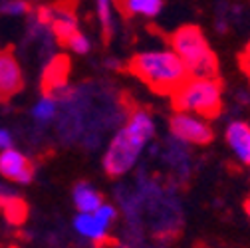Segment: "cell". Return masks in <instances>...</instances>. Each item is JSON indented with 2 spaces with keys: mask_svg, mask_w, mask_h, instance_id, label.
I'll list each match as a JSON object with an SVG mask.
<instances>
[{
  "mask_svg": "<svg viewBox=\"0 0 250 248\" xmlns=\"http://www.w3.org/2000/svg\"><path fill=\"white\" fill-rule=\"evenodd\" d=\"M171 48L185 62L193 78H218V60L210 50L203 30L195 24L177 28L171 34Z\"/></svg>",
  "mask_w": 250,
  "mask_h": 248,
  "instance_id": "obj_3",
  "label": "cell"
},
{
  "mask_svg": "<svg viewBox=\"0 0 250 248\" xmlns=\"http://www.w3.org/2000/svg\"><path fill=\"white\" fill-rule=\"evenodd\" d=\"M0 175L10 181L26 185L34 177V165L22 153L8 147V149H2V153H0Z\"/></svg>",
  "mask_w": 250,
  "mask_h": 248,
  "instance_id": "obj_8",
  "label": "cell"
},
{
  "mask_svg": "<svg viewBox=\"0 0 250 248\" xmlns=\"http://www.w3.org/2000/svg\"><path fill=\"white\" fill-rule=\"evenodd\" d=\"M171 102L177 111H189L207 119L218 117L223 107V83L218 78H187L173 94Z\"/></svg>",
  "mask_w": 250,
  "mask_h": 248,
  "instance_id": "obj_4",
  "label": "cell"
},
{
  "mask_svg": "<svg viewBox=\"0 0 250 248\" xmlns=\"http://www.w3.org/2000/svg\"><path fill=\"white\" fill-rule=\"evenodd\" d=\"M74 54H80V56H83V54H87L89 52V48H91V42H89V38L85 36V34H82L80 30L78 32L68 40V44H66Z\"/></svg>",
  "mask_w": 250,
  "mask_h": 248,
  "instance_id": "obj_18",
  "label": "cell"
},
{
  "mask_svg": "<svg viewBox=\"0 0 250 248\" xmlns=\"http://www.w3.org/2000/svg\"><path fill=\"white\" fill-rule=\"evenodd\" d=\"M24 87V76L12 48L0 50V102L6 103Z\"/></svg>",
  "mask_w": 250,
  "mask_h": 248,
  "instance_id": "obj_6",
  "label": "cell"
},
{
  "mask_svg": "<svg viewBox=\"0 0 250 248\" xmlns=\"http://www.w3.org/2000/svg\"><path fill=\"white\" fill-rule=\"evenodd\" d=\"M227 143L232 149V153L236 155V159L250 167V125L244 121H232L227 127Z\"/></svg>",
  "mask_w": 250,
  "mask_h": 248,
  "instance_id": "obj_10",
  "label": "cell"
},
{
  "mask_svg": "<svg viewBox=\"0 0 250 248\" xmlns=\"http://www.w3.org/2000/svg\"><path fill=\"white\" fill-rule=\"evenodd\" d=\"M34 8L28 0H6V2L0 4V12L2 14H14V16H20V14H30Z\"/></svg>",
  "mask_w": 250,
  "mask_h": 248,
  "instance_id": "obj_17",
  "label": "cell"
},
{
  "mask_svg": "<svg viewBox=\"0 0 250 248\" xmlns=\"http://www.w3.org/2000/svg\"><path fill=\"white\" fill-rule=\"evenodd\" d=\"M14 197H16V195H14L10 189H6L4 185H0V207H4V205H6L10 199H14Z\"/></svg>",
  "mask_w": 250,
  "mask_h": 248,
  "instance_id": "obj_22",
  "label": "cell"
},
{
  "mask_svg": "<svg viewBox=\"0 0 250 248\" xmlns=\"http://www.w3.org/2000/svg\"><path fill=\"white\" fill-rule=\"evenodd\" d=\"M113 2H115V0H96V4H98V18H100L102 34H104L105 42L113 34Z\"/></svg>",
  "mask_w": 250,
  "mask_h": 248,
  "instance_id": "obj_14",
  "label": "cell"
},
{
  "mask_svg": "<svg viewBox=\"0 0 250 248\" xmlns=\"http://www.w3.org/2000/svg\"><path fill=\"white\" fill-rule=\"evenodd\" d=\"M244 210H246V214L250 216V197L246 199V203H244Z\"/></svg>",
  "mask_w": 250,
  "mask_h": 248,
  "instance_id": "obj_24",
  "label": "cell"
},
{
  "mask_svg": "<svg viewBox=\"0 0 250 248\" xmlns=\"http://www.w3.org/2000/svg\"><path fill=\"white\" fill-rule=\"evenodd\" d=\"M10 248H14V246H10Z\"/></svg>",
  "mask_w": 250,
  "mask_h": 248,
  "instance_id": "obj_25",
  "label": "cell"
},
{
  "mask_svg": "<svg viewBox=\"0 0 250 248\" xmlns=\"http://www.w3.org/2000/svg\"><path fill=\"white\" fill-rule=\"evenodd\" d=\"M74 227L82 236H85L93 242H104L107 238V230H109V223L100 219L96 212H80L74 221Z\"/></svg>",
  "mask_w": 250,
  "mask_h": 248,
  "instance_id": "obj_11",
  "label": "cell"
},
{
  "mask_svg": "<svg viewBox=\"0 0 250 248\" xmlns=\"http://www.w3.org/2000/svg\"><path fill=\"white\" fill-rule=\"evenodd\" d=\"M74 203L80 212H96L104 205V197L89 183H80L74 189Z\"/></svg>",
  "mask_w": 250,
  "mask_h": 248,
  "instance_id": "obj_13",
  "label": "cell"
},
{
  "mask_svg": "<svg viewBox=\"0 0 250 248\" xmlns=\"http://www.w3.org/2000/svg\"><path fill=\"white\" fill-rule=\"evenodd\" d=\"M54 10H56V16L50 24V30L54 38L66 46L68 40L78 32V16H76V6L74 2L72 4H64V2H58L54 4Z\"/></svg>",
  "mask_w": 250,
  "mask_h": 248,
  "instance_id": "obj_9",
  "label": "cell"
},
{
  "mask_svg": "<svg viewBox=\"0 0 250 248\" xmlns=\"http://www.w3.org/2000/svg\"><path fill=\"white\" fill-rule=\"evenodd\" d=\"M240 68L248 74V78H250V40H248V44L244 46V50H242V54H240Z\"/></svg>",
  "mask_w": 250,
  "mask_h": 248,
  "instance_id": "obj_21",
  "label": "cell"
},
{
  "mask_svg": "<svg viewBox=\"0 0 250 248\" xmlns=\"http://www.w3.org/2000/svg\"><path fill=\"white\" fill-rule=\"evenodd\" d=\"M115 4L123 16L155 18L163 12L165 0H115Z\"/></svg>",
  "mask_w": 250,
  "mask_h": 248,
  "instance_id": "obj_12",
  "label": "cell"
},
{
  "mask_svg": "<svg viewBox=\"0 0 250 248\" xmlns=\"http://www.w3.org/2000/svg\"><path fill=\"white\" fill-rule=\"evenodd\" d=\"M129 72L157 94L171 96L189 78L185 62L171 50H145L129 60Z\"/></svg>",
  "mask_w": 250,
  "mask_h": 248,
  "instance_id": "obj_2",
  "label": "cell"
},
{
  "mask_svg": "<svg viewBox=\"0 0 250 248\" xmlns=\"http://www.w3.org/2000/svg\"><path fill=\"white\" fill-rule=\"evenodd\" d=\"M2 208H4V216L12 225H22L26 221V216H28V207L20 197L10 199Z\"/></svg>",
  "mask_w": 250,
  "mask_h": 248,
  "instance_id": "obj_15",
  "label": "cell"
},
{
  "mask_svg": "<svg viewBox=\"0 0 250 248\" xmlns=\"http://www.w3.org/2000/svg\"><path fill=\"white\" fill-rule=\"evenodd\" d=\"M96 214L100 216V219H104L105 223H109V225H111V223L115 221V216H117V210H115L111 205H105V203H104V205L96 210Z\"/></svg>",
  "mask_w": 250,
  "mask_h": 248,
  "instance_id": "obj_20",
  "label": "cell"
},
{
  "mask_svg": "<svg viewBox=\"0 0 250 248\" xmlns=\"http://www.w3.org/2000/svg\"><path fill=\"white\" fill-rule=\"evenodd\" d=\"M10 145H12V137H10V133L4 131V129H0V149H8Z\"/></svg>",
  "mask_w": 250,
  "mask_h": 248,
  "instance_id": "obj_23",
  "label": "cell"
},
{
  "mask_svg": "<svg viewBox=\"0 0 250 248\" xmlns=\"http://www.w3.org/2000/svg\"><path fill=\"white\" fill-rule=\"evenodd\" d=\"M54 16H56V10H54V6H50V4H42V6L36 8V20H38L40 26H48V28H50Z\"/></svg>",
  "mask_w": 250,
  "mask_h": 248,
  "instance_id": "obj_19",
  "label": "cell"
},
{
  "mask_svg": "<svg viewBox=\"0 0 250 248\" xmlns=\"http://www.w3.org/2000/svg\"><path fill=\"white\" fill-rule=\"evenodd\" d=\"M169 129L173 137H177L183 143L207 145L212 141V127L208 125L207 117L197 115V113L177 111L169 121Z\"/></svg>",
  "mask_w": 250,
  "mask_h": 248,
  "instance_id": "obj_5",
  "label": "cell"
},
{
  "mask_svg": "<svg viewBox=\"0 0 250 248\" xmlns=\"http://www.w3.org/2000/svg\"><path fill=\"white\" fill-rule=\"evenodd\" d=\"M34 117L38 121H50L56 115V100L50 96H44L36 105H34Z\"/></svg>",
  "mask_w": 250,
  "mask_h": 248,
  "instance_id": "obj_16",
  "label": "cell"
},
{
  "mask_svg": "<svg viewBox=\"0 0 250 248\" xmlns=\"http://www.w3.org/2000/svg\"><path fill=\"white\" fill-rule=\"evenodd\" d=\"M155 135V121L151 113L143 107H137L131 111L127 123L115 133L111 139L105 157H104V167L109 177H123L129 173L151 137Z\"/></svg>",
  "mask_w": 250,
  "mask_h": 248,
  "instance_id": "obj_1",
  "label": "cell"
},
{
  "mask_svg": "<svg viewBox=\"0 0 250 248\" xmlns=\"http://www.w3.org/2000/svg\"><path fill=\"white\" fill-rule=\"evenodd\" d=\"M68 74H70V60L66 56H56L44 70L42 76V91L44 96L58 98L64 96L68 89Z\"/></svg>",
  "mask_w": 250,
  "mask_h": 248,
  "instance_id": "obj_7",
  "label": "cell"
}]
</instances>
